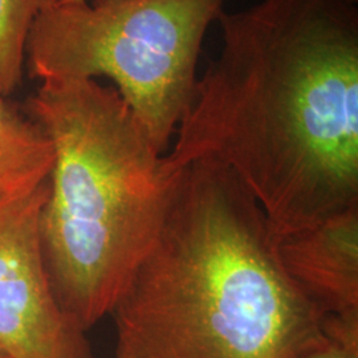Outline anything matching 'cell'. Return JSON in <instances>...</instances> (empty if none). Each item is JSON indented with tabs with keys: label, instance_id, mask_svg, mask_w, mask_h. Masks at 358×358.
<instances>
[{
	"label": "cell",
	"instance_id": "obj_1",
	"mask_svg": "<svg viewBox=\"0 0 358 358\" xmlns=\"http://www.w3.org/2000/svg\"><path fill=\"white\" fill-rule=\"evenodd\" d=\"M217 22L162 176L227 167L275 241L358 206V0H259Z\"/></svg>",
	"mask_w": 358,
	"mask_h": 358
},
{
	"label": "cell",
	"instance_id": "obj_2",
	"mask_svg": "<svg viewBox=\"0 0 358 358\" xmlns=\"http://www.w3.org/2000/svg\"><path fill=\"white\" fill-rule=\"evenodd\" d=\"M164 178L159 230L112 310L115 358H301L327 341L239 179L211 161Z\"/></svg>",
	"mask_w": 358,
	"mask_h": 358
},
{
	"label": "cell",
	"instance_id": "obj_3",
	"mask_svg": "<svg viewBox=\"0 0 358 358\" xmlns=\"http://www.w3.org/2000/svg\"><path fill=\"white\" fill-rule=\"evenodd\" d=\"M27 115L53 149L41 251L65 313L88 332L112 313L154 242L165 208L162 154L115 87L41 81Z\"/></svg>",
	"mask_w": 358,
	"mask_h": 358
},
{
	"label": "cell",
	"instance_id": "obj_4",
	"mask_svg": "<svg viewBox=\"0 0 358 358\" xmlns=\"http://www.w3.org/2000/svg\"><path fill=\"white\" fill-rule=\"evenodd\" d=\"M227 0H80L47 6L27 44L31 77H108L166 154L198 84L210 26Z\"/></svg>",
	"mask_w": 358,
	"mask_h": 358
},
{
	"label": "cell",
	"instance_id": "obj_5",
	"mask_svg": "<svg viewBox=\"0 0 358 358\" xmlns=\"http://www.w3.org/2000/svg\"><path fill=\"white\" fill-rule=\"evenodd\" d=\"M48 190L47 180L0 201V348L11 358H93L45 268L40 214Z\"/></svg>",
	"mask_w": 358,
	"mask_h": 358
},
{
	"label": "cell",
	"instance_id": "obj_6",
	"mask_svg": "<svg viewBox=\"0 0 358 358\" xmlns=\"http://www.w3.org/2000/svg\"><path fill=\"white\" fill-rule=\"evenodd\" d=\"M276 250L325 321L358 329V206L276 239Z\"/></svg>",
	"mask_w": 358,
	"mask_h": 358
},
{
	"label": "cell",
	"instance_id": "obj_7",
	"mask_svg": "<svg viewBox=\"0 0 358 358\" xmlns=\"http://www.w3.org/2000/svg\"><path fill=\"white\" fill-rule=\"evenodd\" d=\"M52 165L53 149L45 131L0 96V201L45 183Z\"/></svg>",
	"mask_w": 358,
	"mask_h": 358
},
{
	"label": "cell",
	"instance_id": "obj_8",
	"mask_svg": "<svg viewBox=\"0 0 358 358\" xmlns=\"http://www.w3.org/2000/svg\"><path fill=\"white\" fill-rule=\"evenodd\" d=\"M48 0H0V96L10 97L22 83L27 44Z\"/></svg>",
	"mask_w": 358,
	"mask_h": 358
},
{
	"label": "cell",
	"instance_id": "obj_9",
	"mask_svg": "<svg viewBox=\"0 0 358 358\" xmlns=\"http://www.w3.org/2000/svg\"><path fill=\"white\" fill-rule=\"evenodd\" d=\"M301 358H358V345L328 337L327 341L312 349Z\"/></svg>",
	"mask_w": 358,
	"mask_h": 358
},
{
	"label": "cell",
	"instance_id": "obj_10",
	"mask_svg": "<svg viewBox=\"0 0 358 358\" xmlns=\"http://www.w3.org/2000/svg\"><path fill=\"white\" fill-rule=\"evenodd\" d=\"M73 1H80V0H48V6H53V4H65V3H73Z\"/></svg>",
	"mask_w": 358,
	"mask_h": 358
},
{
	"label": "cell",
	"instance_id": "obj_11",
	"mask_svg": "<svg viewBox=\"0 0 358 358\" xmlns=\"http://www.w3.org/2000/svg\"><path fill=\"white\" fill-rule=\"evenodd\" d=\"M0 358H11V357H10V356H8V355H7V353H6V352H4V350H3V349H1V348H0Z\"/></svg>",
	"mask_w": 358,
	"mask_h": 358
}]
</instances>
